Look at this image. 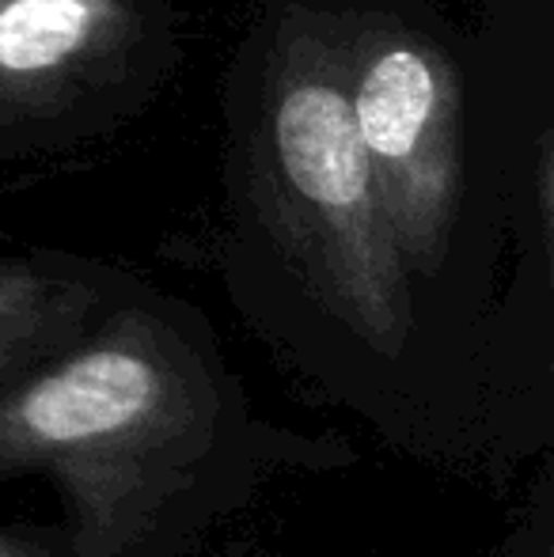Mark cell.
<instances>
[{"mask_svg":"<svg viewBox=\"0 0 554 557\" xmlns=\"http://www.w3.org/2000/svg\"><path fill=\"white\" fill-rule=\"evenodd\" d=\"M152 0H0V99H35L69 88L130 35Z\"/></svg>","mask_w":554,"mask_h":557,"instance_id":"4","label":"cell"},{"mask_svg":"<svg viewBox=\"0 0 554 557\" xmlns=\"http://www.w3.org/2000/svg\"><path fill=\"white\" fill-rule=\"evenodd\" d=\"M349 111L403 262L421 288L448 262L459 209V84L441 46L369 23L342 46Z\"/></svg>","mask_w":554,"mask_h":557,"instance_id":"3","label":"cell"},{"mask_svg":"<svg viewBox=\"0 0 554 557\" xmlns=\"http://www.w3.org/2000/svg\"><path fill=\"white\" fill-rule=\"evenodd\" d=\"M126 288L69 258H0V395L73 345Z\"/></svg>","mask_w":554,"mask_h":557,"instance_id":"5","label":"cell"},{"mask_svg":"<svg viewBox=\"0 0 554 557\" xmlns=\"http://www.w3.org/2000/svg\"><path fill=\"white\" fill-rule=\"evenodd\" d=\"M0 557H69L58 520H0Z\"/></svg>","mask_w":554,"mask_h":557,"instance_id":"7","label":"cell"},{"mask_svg":"<svg viewBox=\"0 0 554 557\" xmlns=\"http://www.w3.org/2000/svg\"><path fill=\"white\" fill-rule=\"evenodd\" d=\"M354 462L267 418L206 319L134 288L0 395V482L53 485L69 557H194L285 478Z\"/></svg>","mask_w":554,"mask_h":557,"instance_id":"1","label":"cell"},{"mask_svg":"<svg viewBox=\"0 0 554 557\" xmlns=\"http://www.w3.org/2000/svg\"><path fill=\"white\" fill-rule=\"evenodd\" d=\"M551 194H554V156H551V137L543 133L540 140V156H535V209H540V227H543V239L551 235Z\"/></svg>","mask_w":554,"mask_h":557,"instance_id":"8","label":"cell"},{"mask_svg":"<svg viewBox=\"0 0 554 557\" xmlns=\"http://www.w3.org/2000/svg\"><path fill=\"white\" fill-rule=\"evenodd\" d=\"M497 557H554V467L543 459L535 470L532 490L513 512L509 528L502 535Z\"/></svg>","mask_w":554,"mask_h":557,"instance_id":"6","label":"cell"},{"mask_svg":"<svg viewBox=\"0 0 554 557\" xmlns=\"http://www.w3.org/2000/svg\"><path fill=\"white\" fill-rule=\"evenodd\" d=\"M262 129L270 209L304 285L369 357L403 360L418 337V285L349 111L342 42L285 46Z\"/></svg>","mask_w":554,"mask_h":557,"instance_id":"2","label":"cell"}]
</instances>
